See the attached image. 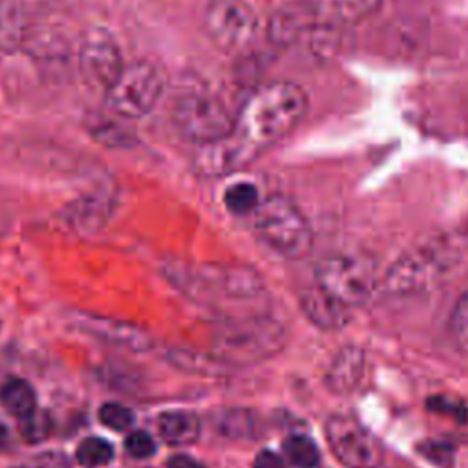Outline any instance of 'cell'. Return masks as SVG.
<instances>
[{
    "mask_svg": "<svg viewBox=\"0 0 468 468\" xmlns=\"http://www.w3.org/2000/svg\"><path fill=\"white\" fill-rule=\"evenodd\" d=\"M121 119V117H119ZM115 117H108V115H93L88 119V132L90 135L110 148H124L130 146L133 143V133L128 126H124L121 121Z\"/></svg>",
    "mask_w": 468,
    "mask_h": 468,
    "instance_id": "20",
    "label": "cell"
},
{
    "mask_svg": "<svg viewBox=\"0 0 468 468\" xmlns=\"http://www.w3.org/2000/svg\"><path fill=\"white\" fill-rule=\"evenodd\" d=\"M0 402L11 415H16L22 419L35 410L37 397L33 388L26 380L9 378L0 388Z\"/></svg>",
    "mask_w": 468,
    "mask_h": 468,
    "instance_id": "21",
    "label": "cell"
},
{
    "mask_svg": "<svg viewBox=\"0 0 468 468\" xmlns=\"http://www.w3.org/2000/svg\"><path fill=\"white\" fill-rule=\"evenodd\" d=\"M207 37L223 51L249 48L260 31V18L245 0H208L203 11Z\"/></svg>",
    "mask_w": 468,
    "mask_h": 468,
    "instance_id": "9",
    "label": "cell"
},
{
    "mask_svg": "<svg viewBox=\"0 0 468 468\" xmlns=\"http://www.w3.org/2000/svg\"><path fill=\"white\" fill-rule=\"evenodd\" d=\"M327 442L347 468H384V448L356 419L333 415L325 424Z\"/></svg>",
    "mask_w": 468,
    "mask_h": 468,
    "instance_id": "10",
    "label": "cell"
},
{
    "mask_svg": "<svg viewBox=\"0 0 468 468\" xmlns=\"http://www.w3.org/2000/svg\"><path fill=\"white\" fill-rule=\"evenodd\" d=\"M300 307L303 314L324 331L344 329L353 316L351 307L344 305L318 285H313L302 292Z\"/></svg>",
    "mask_w": 468,
    "mask_h": 468,
    "instance_id": "16",
    "label": "cell"
},
{
    "mask_svg": "<svg viewBox=\"0 0 468 468\" xmlns=\"http://www.w3.org/2000/svg\"><path fill=\"white\" fill-rule=\"evenodd\" d=\"M29 35L27 15L20 0H0V55L18 51Z\"/></svg>",
    "mask_w": 468,
    "mask_h": 468,
    "instance_id": "18",
    "label": "cell"
},
{
    "mask_svg": "<svg viewBox=\"0 0 468 468\" xmlns=\"http://www.w3.org/2000/svg\"><path fill=\"white\" fill-rule=\"evenodd\" d=\"M380 4L382 0H307V9L318 27L338 31L364 22Z\"/></svg>",
    "mask_w": 468,
    "mask_h": 468,
    "instance_id": "13",
    "label": "cell"
},
{
    "mask_svg": "<svg viewBox=\"0 0 468 468\" xmlns=\"http://www.w3.org/2000/svg\"><path fill=\"white\" fill-rule=\"evenodd\" d=\"M73 322L84 333L119 347L144 351L152 346V338L148 336V333L128 322L113 320L108 316H97L90 313H75Z\"/></svg>",
    "mask_w": 468,
    "mask_h": 468,
    "instance_id": "14",
    "label": "cell"
},
{
    "mask_svg": "<svg viewBox=\"0 0 468 468\" xmlns=\"http://www.w3.org/2000/svg\"><path fill=\"white\" fill-rule=\"evenodd\" d=\"M181 283L197 300L234 305L256 303L265 292L260 276L252 269L239 265H212L196 274H186Z\"/></svg>",
    "mask_w": 468,
    "mask_h": 468,
    "instance_id": "8",
    "label": "cell"
},
{
    "mask_svg": "<svg viewBox=\"0 0 468 468\" xmlns=\"http://www.w3.org/2000/svg\"><path fill=\"white\" fill-rule=\"evenodd\" d=\"M287 459L298 468H314L318 464L320 453L316 444L305 435H292L283 442Z\"/></svg>",
    "mask_w": 468,
    "mask_h": 468,
    "instance_id": "25",
    "label": "cell"
},
{
    "mask_svg": "<svg viewBox=\"0 0 468 468\" xmlns=\"http://www.w3.org/2000/svg\"><path fill=\"white\" fill-rule=\"evenodd\" d=\"M256 157L232 135V132L214 143L201 144L194 155V168L203 176H227L252 163Z\"/></svg>",
    "mask_w": 468,
    "mask_h": 468,
    "instance_id": "12",
    "label": "cell"
},
{
    "mask_svg": "<svg viewBox=\"0 0 468 468\" xmlns=\"http://www.w3.org/2000/svg\"><path fill=\"white\" fill-rule=\"evenodd\" d=\"M309 99L302 86L276 80L260 86L236 115L232 135L254 155L282 141L307 113Z\"/></svg>",
    "mask_w": 468,
    "mask_h": 468,
    "instance_id": "1",
    "label": "cell"
},
{
    "mask_svg": "<svg viewBox=\"0 0 468 468\" xmlns=\"http://www.w3.org/2000/svg\"><path fill=\"white\" fill-rule=\"evenodd\" d=\"M77 461L86 468L104 466L113 459V448L101 437H88L77 446Z\"/></svg>",
    "mask_w": 468,
    "mask_h": 468,
    "instance_id": "24",
    "label": "cell"
},
{
    "mask_svg": "<svg viewBox=\"0 0 468 468\" xmlns=\"http://www.w3.org/2000/svg\"><path fill=\"white\" fill-rule=\"evenodd\" d=\"M13 468H22V466H13Z\"/></svg>",
    "mask_w": 468,
    "mask_h": 468,
    "instance_id": "35",
    "label": "cell"
},
{
    "mask_svg": "<svg viewBox=\"0 0 468 468\" xmlns=\"http://www.w3.org/2000/svg\"><path fill=\"white\" fill-rule=\"evenodd\" d=\"M115 210V196L95 190L71 201L64 210V221L77 232H101L112 219Z\"/></svg>",
    "mask_w": 468,
    "mask_h": 468,
    "instance_id": "15",
    "label": "cell"
},
{
    "mask_svg": "<svg viewBox=\"0 0 468 468\" xmlns=\"http://www.w3.org/2000/svg\"><path fill=\"white\" fill-rule=\"evenodd\" d=\"M53 430V419L44 410H33L29 415L20 419L18 431L27 442H42L49 437Z\"/></svg>",
    "mask_w": 468,
    "mask_h": 468,
    "instance_id": "26",
    "label": "cell"
},
{
    "mask_svg": "<svg viewBox=\"0 0 468 468\" xmlns=\"http://www.w3.org/2000/svg\"><path fill=\"white\" fill-rule=\"evenodd\" d=\"M450 335L455 346L468 353V291H464L450 313Z\"/></svg>",
    "mask_w": 468,
    "mask_h": 468,
    "instance_id": "27",
    "label": "cell"
},
{
    "mask_svg": "<svg viewBox=\"0 0 468 468\" xmlns=\"http://www.w3.org/2000/svg\"><path fill=\"white\" fill-rule=\"evenodd\" d=\"M170 119L176 132L197 146L227 137L236 122L227 102L205 88L179 93L172 102Z\"/></svg>",
    "mask_w": 468,
    "mask_h": 468,
    "instance_id": "3",
    "label": "cell"
},
{
    "mask_svg": "<svg viewBox=\"0 0 468 468\" xmlns=\"http://www.w3.org/2000/svg\"><path fill=\"white\" fill-rule=\"evenodd\" d=\"M219 433L230 439H247L256 433V417L249 410H225L216 417Z\"/></svg>",
    "mask_w": 468,
    "mask_h": 468,
    "instance_id": "23",
    "label": "cell"
},
{
    "mask_svg": "<svg viewBox=\"0 0 468 468\" xmlns=\"http://www.w3.org/2000/svg\"><path fill=\"white\" fill-rule=\"evenodd\" d=\"M252 468H285L280 455H276L271 450H261L252 463Z\"/></svg>",
    "mask_w": 468,
    "mask_h": 468,
    "instance_id": "32",
    "label": "cell"
},
{
    "mask_svg": "<svg viewBox=\"0 0 468 468\" xmlns=\"http://www.w3.org/2000/svg\"><path fill=\"white\" fill-rule=\"evenodd\" d=\"M159 433L168 444H192L199 437V419L190 411H165L157 419Z\"/></svg>",
    "mask_w": 468,
    "mask_h": 468,
    "instance_id": "19",
    "label": "cell"
},
{
    "mask_svg": "<svg viewBox=\"0 0 468 468\" xmlns=\"http://www.w3.org/2000/svg\"><path fill=\"white\" fill-rule=\"evenodd\" d=\"M166 90V73L161 64L141 58L126 64L119 79L104 91L106 108L121 119L148 115Z\"/></svg>",
    "mask_w": 468,
    "mask_h": 468,
    "instance_id": "6",
    "label": "cell"
},
{
    "mask_svg": "<svg viewBox=\"0 0 468 468\" xmlns=\"http://www.w3.org/2000/svg\"><path fill=\"white\" fill-rule=\"evenodd\" d=\"M314 285L353 309L364 305L380 291V276L371 258L340 252L318 261Z\"/></svg>",
    "mask_w": 468,
    "mask_h": 468,
    "instance_id": "5",
    "label": "cell"
},
{
    "mask_svg": "<svg viewBox=\"0 0 468 468\" xmlns=\"http://www.w3.org/2000/svg\"><path fill=\"white\" fill-rule=\"evenodd\" d=\"M422 455H426L430 461L441 466H450L453 459V448L448 442H426L420 446Z\"/></svg>",
    "mask_w": 468,
    "mask_h": 468,
    "instance_id": "31",
    "label": "cell"
},
{
    "mask_svg": "<svg viewBox=\"0 0 468 468\" xmlns=\"http://www.w3.org/2000/svg\"><path fill=\"white\" fill-rule=\"evenodd\" d=\"M99 419L104 426H108L110 430L121 431L126 430L128 426H132L133 422V413L130 408L117 404V402H106L101 406L99 410Z\"/></svg>",
    "mask_w": 468,
    "mask_h": 468,
    "instance_id": "28",
    "label": "cell"
},
{
    "mask_svg": "<svg viewBox=\"0 0 468 468\" xmlns=\"http://www.w3.org/2000/svg\"><path fill=\"white\" fill-rule=\"evenodd\" d=\"M124 448L126 452L135 457V459H144V457H150L154 452H155V442L154 439L143 431V430H137V431H132L126 441H124Z\"/></svg>",
    "mask_w": 468,
    "mask_h": 468,
    "instance_id": "29",
    "label": "cell"
},
{
    "mask_svg": "<svg viewBox=\"0 0 468 468\" xmlns=\"http://www.w3.org/2000/svg\"><path fill=\"white\" fill-rule=\"evenodd\" d=\"M261 199L260 188L250 181H234L223 192V203L229 212L249 218Z\"/></svg>",
    "mask_w": 468,
    "mask_h": 468,
    "instance_id": "22",
    "label": "cell"
},
{
    "mask_svg": "<svg viewBox=\"0 0 468 468\" xmlns=\"http://www.w3.org/2000/svg\"><path fill=\"white\" fill-rule=\"evenodd\" d=\"M283 346V331L271 320L252 316L227 320L214 333V356L227 366H243L269 358Z\"/></svg>",
    "mask_w": 468,
    "mask_h": 468,
    "instance_id": "4",
    "label": "cell"
},
{
    "mask_svg": "<svg viewBox=\"0 0 468 468\" xmlns=\"http://www.w3.org/2000/svg\"><path fill=\"white\" fill-rule=\"evenodd\" d=\"M428 408H430V411L444 413V415L453 417L457 420H466L468 419V410L461 400H453V399H446V397H431L428 400Z\"/></svg>",
    "mask_w": 468,
    "mask_h": 468,
    "instance_id": "30",
    "label": "cell"
},
{
    "mask_svg": "<svg viewBox=\"0 0 468 468\" xmlns=\"http://www.w3.org/2000/svg\"><path fill=\"white\" fill-rule=\"evenodd\" d=\"M452 252L444 245H424L400 256L380 276V291L386 294H413L439 283L452 267Z\"/></svg>",
    "mask_w": 468,
    "mask_h": 468,
    "instance_id": "7",
    "label": "cell"
},
{
    "mask_svg": "<svg viewBox=\"0 0 468 468\" xmlns=\"http://www.w3.org/2000/svg\"><path fill=\"white\" fill-rule=\"evenodd\" d=\"M166 468H205V466L188 455H174L168 459Z\"/></svg>",
    "mask_w": 468,
    "mask_h": 468,
    "instance_id": "33",
    "label": "cell"
},
{
    "mask_svg": "<svg viewBox=\"0 0 468 468\" xmlns=\"http://www.w3.org/2000/svg\"><path fill=\"white\" fill-rule=\"evenodd\" d=\"M9 442V433H7V428L4 426V422L0 420V450H4Z\"/></svg>",
    "mask_w": 468,
    "mask_h": 468,
    "instance_id": "34",
    "label": "cell"
},
{
    "mask_svg": "<svg viewBox=\"0 0 468 468\" xmlns=\"http://www.w3.org/2000/svg\"><path fill=\"white\" fill-rule=\"evenodd\" d=\"M254 234L278 256L298 260L313 249V229L300 207L287 196L272 192L261 196L247 218Z\"/></svg>",
    "mask_w": 468,
    "mask_h": 468,
    "instance_id": "2",
    "label": "cell"
},
{
    "mask_svg": "<svg viewBox=\"0 0 468 468\" xmlns=\"http://www.w3.org/2000/svg\"><path fill=\"white\" fill-rule=\"evenodd\" d=\"M77 64L82 79L106 91L122 73L124 58L117 38L104 27H90L79 44Z\"/></svg>",
    "mask_w": 468,
    "mask_h": 468,
    "instance_id": "11",
    "label": "cell"
},
{
    "mask_svg": "<svg viewBox=\"0 0 468 468\" xmlns=\"http://www.w3.org/2000/svg\"><path fill=\"white\" fill-rule=\"evenodd\" d=\"M366 355L356 346L342 347L331 360L325 373V386L338 395L353 391L364 375Z\"/></svg>",
    "mask_w": 468,
    "mask_h": 468,
    "instance_id": "17",
    "label": "cell"
}]
</instances>
